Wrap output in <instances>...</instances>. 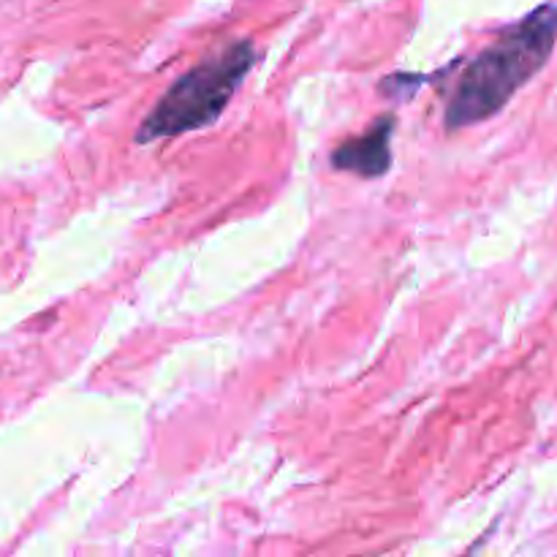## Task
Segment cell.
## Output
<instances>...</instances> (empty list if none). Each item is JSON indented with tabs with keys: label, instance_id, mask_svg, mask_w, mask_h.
Returning <instances> with one entry per match:
<instances>
[{
	"label": "cell",
	"instance_id": "cell-3",
	"mask_svg": "<svg viewBox=\"0 0 557 557\" xmlns=\"http://www.w3.org/2000/svg\"><path fill=\"white\" fill-rule=\"evenodd\" d=\"M392 134H395V114H381L373 128L335 147L332 166L364 180L381 177L392 166Z\"/></svg>",
	"mask_w": 557,
	"mask_h": 557
},
{
	"label": "cell",
	"instance_id": "cell-1",
	"mask_svg": "<svg viewBox=\"0 0 557 557\" xmlns=\"http://www.w3.org/2000/svg\"><path fill=\"white\" fill-rule=\"evenodd\" d=\"M557 44V3L536 11L500 33L466 65L446 103V128L460 131L495 117L520 87L549 63Z\"/></svg>",
	"mask_w": 557,
	"mask_h": 557
},
{
	"label": "cell",
	"instance_id": "cell-2",
	"mask_svg": "<svg viewBox=\"0 0 557 557\" xmlns=\"http://www.w3.org/2000/svg\"><path fill=\"white\" fill-rule=\"evenodd\" d=\"M256 60L259 58L253 44L237 41L185 71L141 120L136 145H152L158 139H172L215 123Z\"/></svg>",
	"mask_w": 557,
	"mask_h": 557
}]
</instances>
